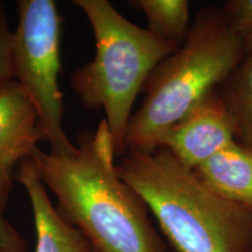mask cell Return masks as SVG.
<instances>
[{
	"label": "cell",
	"mask_w": 252,
	"mask_h": 252,
	"mask_svg": "<svg viewBox=\"0 0 252 252\" xmlns=\"http://www.w3.org/2000/svg\"><path fill=\"white\" fill-rule=\"evenodd\" d=\"M30 158L47 190L55 195L56 210L76 228L96 252H166L139 195L119 176L108 124L77 137L70 154L45 152Z\"/></svg>",
	"instance_id": "obj_1"
},
{
	"label": "cell",
	"mask_w": 252,
	"mask_h": 252,
	"mask_svg": "<svg viewBox=\"0 0 252 252\" xmlns=\"http://www.w3.org/2000/svg\"><path fill=\"white\" fill-rule=\"evenodd\" d=\"M116 167L174 252H252V212L215 193L167 150L126 152Z\"/></svg>",
	"instance_id": "obj_2"
},
{
	"label": "cell",
	"mask_w": 252,
	"mask_h": 252,
	"mask_svg": "<svg viewBox=\"0 0 252 252\" xmlns=\"http://www.w3.org/2000/svg\"><path fill=\"white\" fill-rule=\"evenodd\" d=\"M244 58L220 7L201 8L184 42L147 78L143 102L128 123L126 152L156 150L160 137L219 89Z\"/></svg>",
	"instance_id": "obj_3"
},
{
	"label": "cell",
	"mask_w": 252,
	"mask_h": 252,
	"mask_svg": "<svg viewBox=\"0 0 252 252\" xmlns=\"http://www.w3.org/2000/svg\"><path fill=\"white\" fill-rule=\"evenodd\" d=\"M72 4L89 20L96 53L74 70L70 86L84 108L103 110L116 157H123L138 94L158 63L179 46L131 23L108 0H74Z\"/></svg>",
	"instance_id": "obj_4"
},
{
	"label": "cell",
	"mask_w": 252,
	"mask_h": 252,
	"mask_svg": "<svg viewBox=\"0 0 252 252\" xmlns=\"http://www.w3.org/2000/svg\"><path fill=\"white\" fill-rule=\"evenodd\" d=\"M18 25L12 37L13 80L35 105L49 152L70 154L76 150L63 127V94L60 45L62 17L53 0H20Z\"/></svg>",
	"instance_id": "obj_5"
},
{
	"label": "cell",
	"mask_w": 252,
	"mask_h": 252,
	"mask_svg": "<svg viewBox=\"0 0 252 252\" xmlns=\"http://www.w3.org/2000/svg\"><path fill=\"white\" fill-rule=\"evenodd\" d=\"M236 140V127L219 91L209 94L158 141L182 166L194 171Z\"/></svg>",
	"instance_id": "obj_6"
},
{
	"label": "cell",
	"mask_w": 252,
	"mask_h": 252,
	"mask_svg": "<svg viewBox=\"0 0 252 252\" xmlns=\"http://www.w3.org/2000/svg\"><path fill=\"white\" fill-rule=\"evenodd\" d=\"M13 178L30 198L36 232L35 252H96L90 242L58 213L30 157L18 163Z\"/></svg>",
	"instance_id": "obj_7"
},
{
	"label": "cell",
	"mask_w": 252,
	"mask_h": 252,
	"mask_svg": "<svg viewBox=\"0 0 252 252\" xmlns=\"http://www.w3.org/2000/svg\"><path fill=\"white\" fill-rule=\"evenodd\" d=\"M46 141L31 97L15 80L0 87V166L15 169Z\"/></svg>",
	"instance_id": "obj_8"
},
{
	"label": "cell",
	"mask_w": 252,
	"mask_h": 252,
	"mask_svg": "<svg viewBox=\"0 0 252 252\" xmlns=\"http://www.w3.org/2000/svg\"><path fill=\"white\" fill-rule=\"evenodd\" d=\"M195 174L220 196L252 212V149L235 140Z\"/></svg>",
	"instance_id": "obj_9"
},
{
	"label": "cell",
	"mask_w": 252,
	"mask_h": 252,
	"mask_svg": "<svg viewBox=\"0 0 252 252\" xmlns=\"http://www.w3.org/2000/svg\"><path fill=\"white\" fill-rule=\"evenodd\" d=\"M217 91L234 119L236 140L252 149V52Z\"/></svg>",
	"instance_id": "obj_10"
},
{
	"label": "cell",
	"mask_w": 252,
	"mask_h": 252,
	"mask_svg": "<svg viewBox=\"0 0 252 252\" xmlns=\"http://www.w3.org/2000/svg\"><path fill=\"white\" fill-rule=\"evenodd\" d=\"M147 20L146 30L166 42L180 46L187 36L190 23V4L187 0H133Z\"/></svg>",
	"instance_id": "obj_11"
},
{
	"label": "cell",
	"mask_w": 252,
	"mask_h": 252,
	"mask_svg": "<svg viewBox=\"0 0 252 252\" xmlns=\"http://www.w3.org/2000/svg\"><path fill=\"white\" fill-rule=\"evenodd\" d=\"M222 13L241 41L245 55L252 52V0H228Z\"/></svg>",
	"instance_id": "obj_12"
},
{
	"label": "cell",
	"mask_w": 252,
	"mask_h": 252,
	"mask_svg": "<svg viewBox=\"0 0 252 252\" xmlns=\"http://www.w3.org/2000/svg\"><path fill=\"white\" fill-rule=\"evenodd\" d=\"M12 37H13V31L8 26L5 6L2 1H0V87L13 80Z\"/></svg>",
	"instance_id": "obj_13"
},
{
	"label": "cell",
	"mask_w": 252,
	"mask_h": 252,
	"mask_svg": "<svg viewBox=\"0 0 252 252\" xmlns=\"http://www.w3.org/2000/svg\"><path fill=\"white\" fill-rule=\"evenodd\" d=\"M0 252H28L23 236L4 217H0Z\"/></svg>",
	"instance_id": "obj_14"
},
{
	"label": "cell",
	"mask_w": 252,
	"mask_h": 252,
	"mask_svg": "<svg viewBox=\"0 0 252 252\" xmlns=\"http://www.w3.org/2000/svg\"><path fill=\"white\" fill-rule=\"evenodd\" d=\"M14 169L0 166V217H2L8 204L9 195L13 188Z\"/></svg>",
	"instance_id": "obj_15"
}]
</instances>
